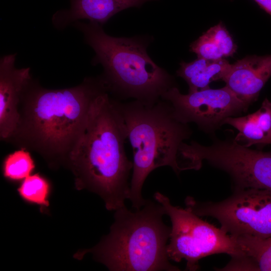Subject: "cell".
Instances as JSON below:
<instances>
[{
  "mask_svg": "<svg viewBox=\"0 0 271 271\" xmlns=\"http://www.w3.org/2000/svg\"><path fill=\"white\" fill-rule=\"evenodd\" d=\"M107 91L100 76L86 77L79 85L51 89L32 79L18 105L16 128L7 142L35 152L52 167L67 166L85 129L92 103Z\"/></svg>",
  "mask_w": 271,
  "mask_h": 271,
  "instance_id": "cell-1",
  "label": "cell"
},
{
  "mask_svg": "<svg viewBox=\"0 0 271 271\" xmlns=\"http://www.w3.org/2000/svg\"><path fill=\"white\" fill-rule=\"evenodd\" d=\"M127 138L117 100L104 92L94 99L85 129L67 164L77 189L96 193L110 211L124 206L129 197L133 162L125 151Z\"/></svg>",
  "mask_w": 271,
  "mask_h": 271,
  "instance_id": "cell-2",
  "label": "cell"
},
{
  "mask_svg": "<svg viewBox=\"0 0 271 271\" xmlns=\"http://www.w3.org/2000/svg\"><path fill=\"white\" fill-rule=\"evenodd\" d=\"M71 26L83 34L85 42L95 52L91 63L102 66L100 76L115 99L131 98L153 104L176 86L173 77L149 56L148 38L112 37L102 26L91 22L77 21Z\"/></svg>",
  "mask_w": 271,
  "mask_h": 271,
  "instance_id": "cell-3",
  "label": "cell"
},
{
  "mask_svg": "<svg viewBox=\"0 0 271 271\" xmlns=\"http://www.w3.org/2000/svg\"><path fill=\"white\" fill-rule=\"evenodd\" d=\"M117 104L133 152L128 199L134 208L140 209L147 200L142 190L151 172L162 166L171 167L177 174L182 171L180 150L191 131L187 123L176 117L171 105L162 99L153 104L117 100Z\"/></svg>",
  "mask_w": 271,
  "mask_h": 271,
  "instance_id": "cell-4",
  "label": "cell"
},
{
  "mask_svg": "<svg viewBox=\"0 0 271 271\" xmlns=\"http://www.w3.org/2000/svg\"><path fill=\"white\" fill-rule=\"evenodd\" d=\"M132 211L125 205L115 210L109 233L88 252L113 271H179L167 251L171 227L166 212L155 200Z\"/></svg>",
  "mask_w": 271,
  "mask_h": 271,
  "instance_id": "cell-5",
  "label": "cell"
},
{
  "mask_svg": "<svg viewBox=\"0 0 271 271\" xmlns=\"http://www.w3.org/2000/svg\"><path fill=\"white\" fill-rule=\"evenodd\" d=\"M154 199L164 208L172 226L167 251L170 260L186 261V270L199 268L200 259L214 254L226 253L232 258L243 256L236 239L221 228L203 220L185 208L173 206L168 197L156 192Z\"/></svg>",
  "mask_w": 271,
  "mask_h": 271,
  "instance_id": "cell-6",
  "label": "cell"
},
{
  "mask_svg": "<svg viewBox=\"0 0 271 271\" xmlns=\"http://www.w3.org/2000/svg\"><path fill=\"white\" fill-rule=\"evenodd\" d=\"M187 209L199 217L215 218L221 228L233 236L271 237V191L256 188L235 190L224 200L201 202L185 199Z\"/></svg>",
  "mask_w": 271,
  "mask_h": 271,
  "instance_id": "cell-7",
  "label": "cell"
},
{
  "mask_svg": "<svg viewBox=\"0 0 271 271\" xmlns=\"http://www.w3.org/2000/svg\"><path fill=\"white\" fill-rule=\"evenodd\" d=\"M186 156L191 169L199 170L205 161L228 173L235 190L271 191V151L252 150L234 140H215L209 146L191 142L187 145Z\"/></svg>",
  "mask_w": 271,
  "mask_h": 271,
  "instance_id": "cell-8",
  "label": "cell"
},
{
  "mask_svg": "<svg viewBox=\"0 0 271 271\" xmlns=\"http://www.w3.org/2000/svg\"><path fill=\"white\" fill-rule=\"evenodd\" d=\"M161 99L171 105L179 121L194 122L205 131L217 129L227 118L245 111L249 105L226 86L187 94H182L175 86L166 91Z\"/></svg>",
  "mask_w": 271,
  "mask_h": 271,
  "instance_id": "cell-9",
  "label": "cell"
},
{
  "mask_svg": "<svg viewBox=\"0 0 271 271\" xmlns=\"http://www.w3.org/2000/svg\"><path fill=\"white\" fill-rule=\"evenodd\" d=\"M16 53L0 60V137L7 142L19 120L18 107L26 86L32 79L30 67L17 68Z\"/></svg>",
  "mask_w": 271,
  "mask_h": 271,
  "instance_id": "cell-10",
  "label": "cell"
},
{
  "mask_svg": "<svg viewBox=\"0 0 271 271\" xmlns=\"http://www.w3.org/2000/svg\"><path fill=\"white\" fill-rule=\"evenodd\" d=\"M271 76V55H250L237 60L222 81L239 98L250 104Z\"/></svg>",
  "mask_w": 271,
  "mask_h": 271,
  "instance_id": "cell-11",
  "label": "cell"
},
{
  "mask_svg": "<svg viewBox=\"0 0 271 271\" xmlns=\"http://www.w3.org/2000/svg\"><path fill=\"white\" fill-rule=\"evenodd\" d=\"M159 0H70V7L56 12L52 16L54 27L63 30L80 20H88L101 26L112 16L126 9L140 8L145 3Z\"/></svg>",
  "mask_w": 271,
  "mask_h": 271,
  "instance_id": "cell-12",
  "label": "cell"
},
{
  "mask_svg": "<svg viewBox=\"0 0 271 271\" xmlns=\"http://www.w3.org/2000/svg\"><path fill=\"white\" fill-rule=\"evenodd\" d=\"M238 131L236 143L249 148L254 145L271 144V102L265 98L253 113L240 117H229L224 122Z\"/></svg>",
  "mask_w": 271,
  "mask_h": 271,
  "instance_id": "cell-13",
  "label": "cell"
},
{
  "mask_svg": "<svg viewBox=\"0 0 271 271\" xmlns=\"http://www.w3.org/2000/svg\"><path fill=\"white\" fill-rule=\"evenodd\" d=\"M180 65L176 74L187 83L189 93L209 88L211 82L222 80L231 67L224 58L211 60L198 58L190 62H182Z\"/></svg>",
  "mask_w": 271,
  "mask_h": 271,
  "instance_id": "cell-14",
  "label": "cell"
},
{
  "mask_svg": "<svg viewBox=\"0 0 271 271\" xmlns=\"http://www.w3.org/2000/svg\"><path fill=\"white\" fill-rule=\"evenodd\" d=\"M198 58L217 60L232 56L237 46L222 22L210 28L190 45Z\"/></svg>",
  "mask_w": 271,
  "mask_h": 271,
  "instance_id": "cell-15",
  "label": "cell"
},
{
  "mask_svg": "<svg viewBox=\"0 0 271 271\" xmlns=\"http://www.w3.org/2000/svg\"><path fill=\"white\" fill-rule=\"evenodd\" d=\"M251 270L271 271V237L234 236Z\"/></svg>",
  "mask_w": 271,
  "mask_h": 271,
  "instance_id": "cell-16",
  "label": "cell"
},
{
  "mask_svg": "<svg viewBox=\"0 0 271 271\" xmlns=\"http://www.w3.org/2000/svg\"><path fill=\"white\" fill-rule=\"evenodd\" d=\"M18 191L24 200L40 205L41 209L49 205L48 198L50 185L46 179L39 174L30 175L24 179Z\"/></svg>",
  "mask_w": 271,
  "mask_h": 271,
  "instance_id": "cell-17",
  "label": "cell"
},
{
  "mask_svg": "<svg viewBox=\"0 0 271 271\" xmlns=\"http://www.w3.org/2000/svg\"><path fill=\"white\" fill-rule=\"evenodd\" d=\"M35 164L29 151L20 149L8 155L3 166L4 177L11 181H20L30 176Z\"/></svg>",
  "mask_w": 271,
  "mask_h": 271,
  "instance_id": "cell-18",
  "label": "cell"
},
{
  "mask_svg": "<svg viewBox=\"0 0 271 271\" xmlns=\"http://www.w3.org/2000/svg\"><path fill=\"white\" fill-rule=\"evenodd\" d=\"M257 5L271 16V0H253Z\"/></svg>",
  "mask_w": 271,
  "mask_h": 271,
  "instance_id": "cell-19",
  "label": "cell"
},
{
  "mask_svg": "<svg viewBox=\"0 0 271 271\" xmlns=\"http://www.w3.org/2000/svg\"><path fill=\"white\" fill-rule=\"evenodd\" d=\"M232 1V0H231Z\"/></svg>",
  "mask_w": 271,
  "mask_h": 271,
  "instance_id": "cell-20",
  "label": "cell"
}]
</instances>
